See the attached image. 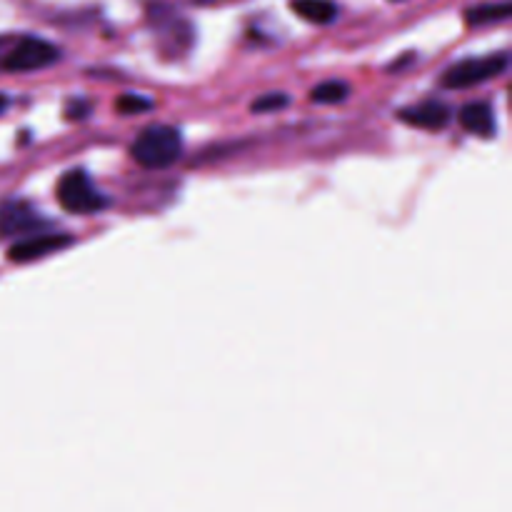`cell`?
Returning a JSON list of instances; mask_svg holds the SVG:
<instances>
[{
    "mask_svg": "<svg viewBox=\"0 0 512 512\" xmlns=\"http://www.w3.org/2000/svg\"><path fill=\"white\" fill-rule=\"evenodd\" d=\"M135 163L148 170L170 168L183 153V138L173 125H150L135 138L133 148Z\"/></svg>",
    "mask_w": 512,
    "mask_h": 512,
    "instance_id": "1",
    "label": "cell"
},
{
    "mask_svg": "<svg viewBox=\"0 0 512 512\" xmlns=\"http://www.w3.org/2000/svg\"><path fill=\"white\" fill-rule=\"evenodd\" d=\"M58 203L73 215H93L103 210L108 200L83 170H68L58 180Z\"/></svg>",
    "mask_w": 512,
    "mask_h": 512,
    "instance_id": "2",
    "label": "cell"
},
{
    "mask_svg": "<svg viewBox=\"0 0 512 512\" xmlns=\"http://www.w3.org/2000/svg\"><path fill=\"white\" fill-rule=\"evenodd\" d=\"M508 70V55H490V58H470L460 60L453 68L445 70L443 85L453 90L473 88V85L485 83L490 78H498Z\"/></svg>",
    "mask_w": 512,
    "mask_h": 512,
    "instance_id": "3",
    "label": "cell"
},
{
    "mask_svg": "<svg viewBox=\"0 0 512 512\" xmlns=\"http://www.w3.org/2000/svg\"><path fill=\"white\" fill-rule=\"evenodd\" d=\"M60 58V50L43 38H20L5 55L3 70L8 73H33L53 65Z\"/></svg>",
    "mask_w": 512,
    "mask_h": 512,
    "instance_id": "4",
    "label": "cell"
},
{
    "mask_svg": "<svg viewBox=\"0 0 512 512\" xmlns=\"http://www.w3.org/2000/svg\"><path fill=\"white\" fill-rule=\"evenodd\" d=\"M73 243L70 235H30V238L20 240L8 250V258L13 263H33V260L45 258V255L63 250Z\"/></svg>",
    "mask_w": 512,
    "mask_h": 512,
    "instance_id": "5",
    "label": "cell"
},
{
    "mask_svg": "<svg viewBox=\"0 0 512 512\" xmlns=\"http://www.w3.org/2000/svg\"><path fill=\"white\" fill-rule=\"evenodd\" d=\"M43 225L28 203H3L0 205V235H35V230Z\"/></svg>",
    "mask_w": 512,
    "mask_h": 512,
    "instance_id": "6",
    "label": "cell"
},
{
    "mask_svg": "<svg viewBox=\"0 0 512 512\" xmlns=\"http://www.w3.org/2000/svg\"><path fill=\"white\" fill-rule=\"evenodd\" d=\"M453 113L445 103L440 100H425V103L413 105V108L400 110V120L408 125H415V128L423 130H443L445 125L450 123Z\"/></svg>",
    "mask_w": 512,
    "mask_h": 512,
    "instance_id": "7",
    "label": "cell"
},
{
    "mask_svg": "<svg viewBox=\"0 0 512 512\" xmlns=\"http://www.w3.org/2000/svg\"><path fill=\"white\" fill-rule=\"evenodd\" d=\"M460 125L468 133L480 135V138H490L495 133V115L488 103H468L460 110Z\"/></svg>",
    "mask_w": 512,
    "mask_h": 512,
    "instance_id": "8",
    "label": "cell"
},
{
    "mask_svg": "<svg viewBox=\"0 0 512 512\" xmlns=\"http://www.w3.org/2000/svg\"><path fill=\"white\" fill-rule=\"evenodd\" d=\"M290 8H293L300 18L315 25L333 23L335 15H338V8H335L333 0H293Z\"/></svg>",
    "mask_w": 512,
    "mask_h": 512,
    "instance_id": "9",
    "label": "cell"
},
{
    "mask_svg": "<svg viewBox=\"0 0 512 512\" xmlns=\"http://www.w3.org/2000/svg\"><path fill=\"white\" fill-rule=\"evenodd\" d=\"M348 95H350V88L343 83V80H328V83H320L310 90V100L320 105L343 103Z\"/></svg>",
    "mask_w": 512,
    "mask_h": 512,
    "instance_id": "10",
    "label": "cell"
},
{
    "mask_svg": "<svg viewBox=\"0 0 512 512\" xmlns=\"http://www.w3.org/2000/svg\"><path fill=\"white\" fill-rule=\"evenodd\" d=\"M508 15H510V3L480 5V8L468 10V23L470 25H483V23H493V20H505Z\"/></svg>",
    "mask_w": 512,
    "mask_h": 512,
    "instance_id": "11",
    "label": "cell"
},
{
    "mask_svg": "<svg viewBox=\"0 0 512 512\" xmlns=\"http://www.w3.org/2000/svg\"><path fill=\"white\" fill-rule=\"evenodd\" d=\"M288 103L290 98L285 93H265L250 105V110H253V113H273V110L288 108Z\"/></svg>",
    "mask_w": 512,
    "mask_h": 512,
    "instance_id": "12",
    "label": "cell"
},
{
    "mask_svg": "<svg viewBox=\"0 0 512 512\" xmlns=\"http://www.w3.org/2000/svg\"><path fill=\"white\" fill-rule=\"evenodd\" d=\"M115 108L120 110L123 115H133V113H143V110L153 108V100L143 98V95H135V93H125L123 98L118 100Z\"/></svg>",
    "mask_w": 512,
    "mask_h": 512,
    "instance_id": "13",
    "label": "cell"
},
{
    "mask_svg": "<svg viewBox=\"0 0 512 512\" xmlns=\"http://www.w3.org/2000/svg\"><path fill=\"white\" fill-rule=\"evenodd\" d=\"M5 108V98H0V110H3Z\"/></svg>",
    "mask_w": 512,
    "mask_h": 512,
    "instance_id": "14",
    "label": "cell"
}]
</instances>
